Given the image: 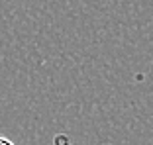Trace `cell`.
Masks as SVG:
<instances>
[{
	"mask_svg": "<svg viewBox=\"0 0 153 145\" xmlns=\"http://www.w3.org/2000/svg\"><path fill=\"white\" fill-rule=\"evenodd\" d=\"M0 145H16L12 139H8V137H4V135H0Z\"/></svg>",
	"mask_w": 153,
	"mask_h": 145,
	"instance_id": "1",
	"label": "cell"
}]
</instances>
